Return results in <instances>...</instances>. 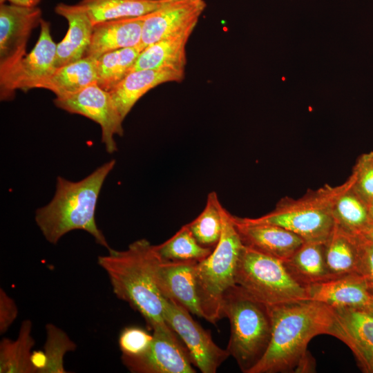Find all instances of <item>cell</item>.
<instances>
[{
  "label": "cell",
  "instance_id": "1",
  "mask_svg": "<svg viewBox=\"0 0 373 373\" xmlns=\"http://www.w3.org/2000/svg\"><path fill=\"white\" fill-rule=\"evenodd\" d=\"M271 336L267 350L249 373L310 372L314 363L307 345L316 336L328 334L334 309L304 299L269 307Z\"/></svg>",
  "mask_w": 373,
  "mask_h": 373
},
{
  "label": "cell",
  "instance_id": "2",
  "mask_svg": "<svg viewBox=\"0 0 373 373\" xmlns=\"http://www.w3.org/2000/svg\"><path fill=\"white\" fill-rule=\"evenodd\" d=\"M108 251V254L98 257L97 262L106 273L113 294L137 311L152 331L173 332L164 317L165 297L157 281L161 258L155 245L140 239L125 250Z\"/></svg>",
  "mask_w": 373,
  "mask_h": 373
},
{
  "label": "cell",
  "instance_id": "3",
  "mask_svg": "<svg viewBox=\"0 0 373 373\" xmlns=\"http://www.w3.org/2000/svg\"><path fill=\"white\" fill-rule=\"evenodd\" d=\"M115 160L99 166L84 179L73 182L57 178L56 190L51 201L35 211V220L45 239L56 245L67 233L83 230L95 242L111 249L95 222V209L103 184L113 170Z\"/></svg>",
  "mask_w": 373,
  "mask_h": 373
},
{
  "label": "cell",
  "instance_id": "4",
  "mask_svg": "<svg viewBox=\"0 0 373 373\" xmlns=\"http://www.w3.org/2000/svg\"><path fill=\"white\" fill-rule=\"evenodd\" d=\"M222 309L231 327L227 350L240 370L249 373L270 342L272 323L269 307L234 285L224 293Z\"/></svg>",
  "mask_w": 373,
  "mask_h": 373
},
{
  "label": "cell",
  "instance_id": "5",
  "mask_svg": "<svg viewBox=\"0 0 373 373\" xmlns=\"http://www.w3.org/2000/svg\"><path fill=\"white\" fill-rule=\"evenodd\" d=\"M243 246L233 215L223 207L220 238L212 252L195 267L202 318L211 323L224 317L223 296L229 288L236 285V271Z\"/></svg>",
  "mask_w": 373,
  "mask_h": 373
},
{
  "label": "cell",
  "instance_id": "6",
  "mask_svg": "<svg viewBox=\"0 0 373 373\" xmlns=\"http://www.w3.org/2000/svg\"><path fill=\"white\" fill-rule=\"evenodd\" d=\"M235 283L268 307L308 299L305 287L291 276L283 261L245 245Z\"/></svg>",
  "mask_w": 373,
  "mask_h": 373
},
{
  "label": "cell",
  "instance_id": "7",
  "mask_svg": "<svg viewBox=\"0 0 373 373\" xmlns=\"http://www.w3.org/2000/svg\"><path fill=\"white\" fill-rule=\"evenodd\" d=\"M334 192V186L325 184L298 199L285 197L269 213L249 218L283 227L304 241L325 242L335 224L331 209Z\"/></svg>",
  "mask_w": 373,
  "mask_h": 373
},
{
  "label": "cell",
  "instance_id": "8",
  "mask_svg": "<svg viewBox=\"0 0 373 373\" xmlns=\"http://www.w3.org/2000/svg\"><path fill=\"white\" fill-rule=\"evenodd\" d=\"M164 317L167 325L185 344L192 363L202 373H216L229 356L227 349L218 347L210 332L204 329L187 309L173 300L165 298Z\"/></svg>",
  "mask_w": 373,
  "mask_h": 373
},
{
  "label": "cell",
  "instance_id": "9",
  "mask_svg": "<svg viewBox=\"0 0 373 373\" xmlns=\"http://www.w3.org/2000/svg\"><path fill=\"white\" fill-rule=\"evenodd\" d=\"M40 34L32 50L24 56L6 75L0 77L1 99H8L16 90L39 88L57 69V45L50 35V23L41 19Z\"/></svg>",
  "mask_w": 373,
  "mask_h": 373
},
{
  "label": "cell",
  "instance_id": "10",
  "mask_svg": "<svg viewBox=\"0 0 373 373\" xmlns=\"http://www.w3.org/2000/svg\"><path fill=\"white\" fill-rule=\"evenodd\" d=\"M55 104L70 113L86 117L97 123L102 131V142L108 153L117 150L115 135L122 136L123 119L118 113L109 92L97 84L64 98H55Z\"/></svg>",
  "mask_w": 373,
  "mask_h": 373
},
{
  "label": "cell",
  "instance_id": "11",
  "mask_svg": "<svg viewBox=\"0 0 373 373\" xmlns=\"http://www.w3.org/2000/svg\"><path fill=\"white\" fill-rule=\"evenodd\" d=\"M41 16L38 6L0 3V77L27 55V42Z\"/></svg>",
  "mask_w": 373,
  "mask_h": 373
},
{
  "label": "cell",
  "instance_id": "12",
  "mask_svg": "<svg viewBox=\"0 0 373 373\" xmlns=\"http://www.w3.org/2000/svg\"><path fill=\"white\" fill-rule=\"evenodd\" d=\"M174 332L153 330L149 347L137 356L122 355L124 365L133 373H195L186 349Z\"/></svg>",
  "mask_w": 373,
  "mask_h": 373
},
{
  "label": "cell",
  "instance_id": "13",
  "mask_svg": "<svg viewBox=\"0 0 373 373\" xmlns=\"http://www.w3.org/2000/svg\"><path fill=\"white\" fill-rule=\"evenodd\" d=\"M206 7L204 0H165L145 15L140 47L143 50L163 39L191 35Z\"/></svg>",
  "mask_w": 373,
  "mask_h": 373
},
{
  "label": "cell",
  "instance_id": "14",
  "mask_svg": "<svg viewBox=\"0 0 373 373\" xmlns=\"http://www.w3.org/2000/svg\"><path fill=\"white\" fill-rule=\"evenodd\" d=\"M329 331L354 353L365 372H373V314L363 309L334 308Z\"/></svg>",
  "mask_w": 373,
  "mask_h": 373
},
{
  "label": "cell",
  "instance_id": "15",
  "mask_svg": "<svg viewBox=\"0 0 373 373\" xmlns=\"http://www.w3.org/2000/svg\"><path fill=\"white\" fill-rule=\"evenodd\" d=\"M245 246L285 261L305 242L293 232L278 225L255 222L233 216Z\"/></svg>",
  "mask_w": 373,
  "mask_h": 373
},
{
  "label": "cell",
  "instance_id": "16",
  "mask_svg": "<svg viewBox=\"0 0 373 373\" xmlns=\"http://www.w3.org/2000/svg\"><path fill=\"white\" fill-rule=\"evenodd\" d=\"M196 261H170L161 258L157 281L162 294L202 318L195 280Z\"/></svg>",
  "mask_w": 373,
  "mask_h": 373
},
{
  "label": "cell",
  "instance_id": "17",
  "mask_svg": "<svg viewBox=\"0 0 373 373\" xmlns=\"http://www.w3.org/2000/svg\"><path fill=\"white\" fill-rule=\"evenodd\" d=\"M308 299L332 308L365 309L373 298L363 277L352 274L329 278L305 287Z\"/></svg>",
  "mask_w": 373,
  "mask_h": 373
},
{
  "label": "cell",
  "instance_id": "18",
  "mask_svg": "<svg viewBox=\"0 0 373 373\" xmlns=\"http://www.w3.org/2000/svg\"><path fill=\"white\" fill-rule=\"evenodd\" d=\"M144 16L95 24L90 44L84 57L97 59L111 51L140 46Z\"/></svg>",
  "mask_w": 373,
  "mask_h": 373
},
{
  "label": "cell",
  "instance_id": "19",
  "mask_svg": "<svg viewBox=\"0 0 373 373\" xmlns=\"http://www.w3.org/2000/svg\"><path fill=\"white\" fill-rule=\"evenodd\" d=\"M55 10L68 23L66 36L57 45L55 66L57 68L84 57L90 44L93 24L86 11L77 4L60 3Z\"/></svg>",
  "mask_w": 373,
  "mask_h": 373
},
{
  "label": "cell",
  "instance_id": "20",
  "mask_svg": "<svg viewBox=\"0 0 373 373\" xmlns=\"http://www.w3.org/2000/svg\"><path fill=\"white\" fill-rule=\"evenodd\" d=\"M184 70L143 69L131 72L109 93L124 120L137 102L147 92L160 84L180 82Z\"/></svg>",
  "mask_w": 373,
  "mask_h": 373
},
{
  "label": "cell",
  "instance_id": "21",
  "mask_svg": "<svg viewBox=\"0 0 373 373\" xmlns=\"http://www.w3.org/2000/svg\"><path fill=\"white\" fill-rule=\"evenodd\" d=\"M331 209L334 223L352 234H360L372 222L368 204L355 191L350 177L334 186Z\"/></svg>",
  "mask_w": 373,
  "mask_h": 373
},
{
  "label": "cell",
  "instance_id": "22",
  "mask_svg": "<svg viewBox=\"0 0 373 373\" xmlns=\"http://www.w3.org/2000/svg\"><path fill=\"white\" fill-rule=\"evenodd\" d=\"M190 35L183 34L173 36L149 45L140 53L130 73L143 69L184 71L186 64V46Z\"/></svg>",
  "mask_w": 373,
  "mask_h": 373
},
{
  "label": "cell",
  "instance_id": "23",
  "mask_svg": "<svg viewBox=\"0 0 373 373\" xmlns=\"http://www.w3.org/2000/svg\"><path fill=\"white\" fill-rule=\"evenodd\" d=\"M284 264L291 276L306 287L332 277L325 258V242L305 241Z\"/></svg>",
  "mask_w": 373,
  "mask_h": 373
},
{
  "label": "cell",
  "instance_id": "24",
  "mask_svg": "<svg viewBox=\"0 0 373 373\" xmlns=\"http://www.w3.org/2000/svg\"><path fill=\"white\" fill-rule=\"evenodd\" d=\"M95 59L84 57L75 62L57 68L39 88L54 93L57 98L76 94L87 86L97 84Z\"/></svg>",
  "mask_w": 373,
  "mask_h": 373
},
{
  "label": "cell",
  "instance_id": "25",
  "mask_svg": "<svg viewBox=\"0 0 373 373\" xmlns=\"http://www.w3.org/2000/svg\"><path fill=\"white\" fill-rule=\"evenodd\" d=\"M325 258L332 278L358 274L359 254L356 236L337 224L325 242Z\"/></svg>",
  "mask_w": 373,
  "mask_h": 373
},
{
  "label": "cell",
  "instance_id": "26",
  "mask_svg": "<svg viewBox=\"0 0 373 373\" xmlns=\"http://www.w3.org/2000/svg\"><path fill=\"white\" fill-rule=\"evenodd\" d=\"M32 323L24 320L15 340L3 338L0 342V373H37L32 363L35 345Z\"/></svg>",
  "mask_w": 373,
  "mask_h": 373
},
{
  "label": "cell",
  "instance_id": "27",
  "mask_svg": "<svg viewBox=\"0 0 373 373\" xmlns=\"http://www.w3.org/2000/svg\"><path fill=\"white\" fill-rule=\"evenodd\" d=\"M165 0H81L77 4L86 11L93 26L122 18L145 15Z\"/></svg>",
  "mask_w": 373,
  "mask_h": 373
},
{
  "label": "cell",
  "instance_id": "28",
  "mask_svg": "<svg viewBox=\"0 0 373 373\" xmlns=\"http://www.w3.org/2000/svg\"><path fill=\"white\" fill-rule=\"evenodd\" d=\"M142 50L140 46L119 49L95 59L97 84L110 92L130 73Z\"/></svg>",
  "mask_w": 373,
  "mask_h": 373
},
{
  "label": "cell",
  "instance_id": "29",
  "mask_svg": "<svg viewBox=\"0 0 373 373\" xmlns=\"http://www.w3.org/2000/svg\"><path fill=\"white\" fill-rule=\"evenodd\" d=\"M223 206L215 191L207 195L206 204L200 215L188 226L199 244L214 248L218 242L222 231Z\"/></svg>",
  "mask_w": 373,
  "mask_h": 373
},
{
  "label": "cell",
  "instance_id": "30",
  "mask_svg": "<svg viewBox=\"0 0 373 373\" xmlns=\"http://www.w3.org/2000/svg\"><path fill=\"white\" fill-rule=\"evenodd\" d=\"M155 247L162 260L170 261L200 262L213 251L212 248L198 243L187 224L171 238Z\"/></svg>",
  "mask_w": 373,
  "mask_h": 373
},
{
  "label": "cell",
  "instance_id": "31",
  "mask_svg": "<svg viewBox=\"0 0 373 373\" xmlns=\"http://www.w3.org/2000/svg\"><path fill=\"white\" fill-rule=\"evenodd\" d=\"M44 354L46 363L39 373H66L64 356L76 350V343L61 328L48 323L46 327Z\"/></svg>",
  "mask_w": 373,
  "mask_h": 373
},
{
  "label": "cell",
  "instance_id": "32",
  "mask_svg": "<svg viewBox=\"0 0 373 373\" xmlns=\"http://www.w3.org/2000/svg\"><path fill=\"white\" fill-rule=\"evenodd\" d=\"M350 178L355 191L367 204L373 200V157L370 153L357 159Z\"/></svg>",
  "mask_w": 373,
  "mask_h": 373
},
{
  "label": "cell",
  "instance_id": "33",
  "mask_svg": "<svg viewBox=\"0 0 373 373\" xmlns=\"http://www.w3.org/2000/svg\"><path fill=\"white\" fill-rule=\"evenodd\" d=\"M153 334L137 326L124 327L120 332L118 344L122 355L137 356L142 354L150 345Z\"/></svg>",
  "mask_w": 373,
  "mask_h": 373
},
{
  "label": "cell",
  "instance_id": "34",
  "mask_svg": "<svg viewBox=\"0 0 373 373\" xmlns=\"http://www.w3.org/2000/svg\"><path fill=\"white\" fill-rule=\"evenodd\" d=\"M356 236L359 254L358 273L373 294V242L361 235Z\"/></svg>",
  "mask_w": 373,
  "mask_h": 373
},
{
  "label": "cell",
  "instance_id": "35",
  "mask_svg": "<svg viewBox=\"0 0 373 373\" xmlns=\"http://www.w3.org/2000/svg\"><path fill=\"white\" fill-rule=\"evenodd\" d=\"M18 308L12 299L3 288H0V334H5L15 322Z\"/></svg>",
  "mask_w": 373,
  "mask_h": 373
},
{
  "label": "cell",
  "instance_id": "36",
  "mask_svg": "<svg viewBox=\"0 0 373 373\" xmlns=\"http://www.w3.org/2000/svg\"><path fill=\"white\" fill-rule=\"evenodd\" d=\"M41 0H0V3L8 2L19 6L34 7L37 6Z\"/></svg>",
  "mask_w": 373,
  "mask_h": 373
},
{
  "label": "cell",
  "instance_id": "37",
  "mask_svg": "<svg viewBox=\"0 0 373 373\" xmlns=\"http://www.w3.org/2000/svg\"><path fill=\"white\" fill-rule=\"evenodd\" d=\"M357 235H361L373 242V222H371L367 228Z\"/></svg>",
  "mask_w": 373,
  "mask_h": 373
},
{
  "label": "cell",
  "instance_id": "38",
  "mask_svg": "<svg viewBox=\"0 0 373 373\" xmlns=\"http://www.w3.org/2000/svg\"><path fill=\"white\" fill-rule=\"evenodd\" d=\"M367 204L370 218L373 222V200H372Z\"/></svg>",
  "mask_w": 373,
  "mask_h": 373
},
{
  "label": "cell",
  "instance_id": "39",
  "mask_svg": "<svg viewBox=\"0 0 373 373\" xmlns=\"http://www.w3.org/2000/svg\"><path fill=\"white\" fill-rule=\"evenodd\" d=\"M365 310L368 311L369 312L372 313L373 314V298L371 300L369 305L365 309Z\"/></svg>",
  "mask_w": 373,
  "mask_h": 373
},
{
  "label": "cell",
  "instance_id": "40",
  "mask_svg": "<svg viewBox=\"0 0 373 373\" xmlns=\"http://www.w3.org/2000/svg\"><path fill=\"white\" fill-rule=\"evenodd\" d=\"M370 153L371 155H372V157H373V151H370Z\"/></svg>",
  "mask_w": 373,
  "mask_h": 373
}]
</instances>
